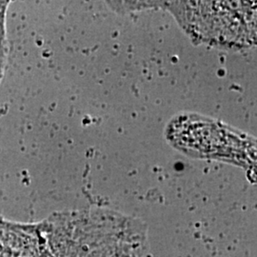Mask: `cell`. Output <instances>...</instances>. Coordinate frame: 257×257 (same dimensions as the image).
I'll list each match as a JSON object with an SVG mask.
<instances>
[{"instance_id": "7a4b0ae2", "label": "cell", "mask_w": 257, "mask_h": 257, "mask_svg": "<svg viewBox=\"0 0 257 257\" xmlns=\"http://www.w3.org/2000/svg\"><path fill=\"white\" fill-rule=\"evenodd\" d=\"M8 6L7 1H0V80L6 59V37H5V14Z\"/></svg>"}, {"instance_id": "6da1fadb", "label": "cell", "mask_w": 257, "mask_h": 257, "mask_svg": "<svg viewBox=\"0 0 257 257\" xmlns=\"http://www.w3.org/2000/svg\"><path fill=\"white\" fill-rule=\"evenodd\" d=\"M194 41L221 48H245L255 41V2H165Z\"/></svg>"}]
</instances>
